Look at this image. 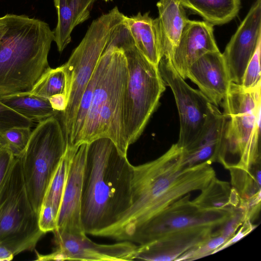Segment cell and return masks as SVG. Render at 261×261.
Wrapping results in <instances>:
<instances>
[{
  "mask_svg": "<svg viewBox=\"0 0 261 261\" xmlns=\"http://www.w3.org/2000/svg\"><path fill=\"white\" fill-rule=\"evenodd\" d=\"M231 189L228 182L219 180L215 176L192 201L198 206L206 210H233L230 204Z\"/></svg>",
  "mask_w": 261,
  "mask_h": 261,
  "instance_id": "obj_24",
  "label": "cell"
},
{
  "mask_svg": "<svg viewBox=\"0 0 261 261\" xmlns=\"http://www.w3.org/2000/svg\"><path fill=\"white\" fill-rule=\"evenodd\" d=\"M44 234L29 197L20 159L16 156L0 185V245L15 256L34 250Z\"/></svg>",
  "mask_w": 261,
  "mask_h": 261,
  "instance_id": "obj_7",
  "label": "cell"
},
{
  "mask_svg": "<svg viewBox=\"0 0 261 261\" xmlns=\"http://www.w3.org/2000/svg\"><path fill=\"white\" fill-rule=\"evenodd\" d=\"M125 15L117 7L94 20L86 35L64 64L67 75V106L59 119L68 144L84 91L115 29Z\"/></svg>",
  "mask_w": 261,
  "mask_h": 261,
  "instance_id": "obj_6",
  "label": "cell"
},
{
  "mask_svg": "<svg viewBox=\"0 0 261 261\" xmlns=\"http://www.w3.org/2000/svg\"><path fill=\"white\" fill-rule=\"evenodd\" d=\"M87 143L76 148L70 160L57 220V228L71 233H85L81 221L83 170Z\"/></svg>",
  "mask_w": 261,
  "mask_h": 261,
  "instance_id": "obj_14",
  "label": "cell"
},
{
  "mask_svg": "<svg viewBox=\"0 0 261 261\" xmlns=\"http://www.w3.org/2000/svg\"><path fill=\"white\" fill-rule=\"evenodd\" d=\"M16 156L6 146L0 147V185L11 168Z\"/></svg>",
  "mask_w": 261,
  "mask_h": 261,
  "instance_id": "obj_34",
  "label": "cell"
},
{
  "mask_svg": "<svg viewBox=\"0 0 261 261\" xmlns=\"http://www.w3.org/2000/svg\"><path fill=\"white\" fill-rule=\"evenodd\" d=\"M186 77L217 107L221 106L231 83L219 50L208 52L199 58L188 68Z\"/></svg>",
  "mask_w": 261,
  "mask_h": 261,
  "instance_id": "obj_15",
  "label": "cell"
},
{
  "mask_svg": "<svg viewBox=\"0 0 261 261\" xmlns=\"http://www.w3.org/2000/svg\"><path fill=\"white\" fill-rule=\"evenodd\" d=\"M217 50L213 25L205 21L189 19L170 61L185 80L187 71L191 64L205 54Z\"/></svg>",
  "mask_w": 261,
  "mask_h": 261,
  "instance_id": "obj_17",
  "label": "cell"
},
{
  "mask_svg": "<svg viewBox=\"0 0 261 261\" xmlns=\"http://www.w3.org/2000/svg\"><path fill=\"white\" fill-rule=\"evenodd\" d=\"M125 21L139 51L151 63L158 66L162 58V39L158 19L149 12L127 17Z\"/></svg>",
  "mask_w": 261,
  "mask_h": 261,
  "instance_id": "obj_19",
  "label": "cell"
},
{
  "mask_svg": "<svg viewBox=\"0 0 261 261\" xmlns=\"http://www.w3.org/2000/svg\"><path fill=\"white\" fill-rule=\"evenodd\" d=\"M261 40V0H256L222 54L231 82L241 85L246 66Z\"/></svg>",
  "mask_w": 261,
  "mask_h": 261,
  "instance_id": "obj_13",
  "label": "cell"
},
{
  "mask_svg": "<svg viewBox=\"0 0 261 261\" xmlns=\"http://www.w3.org/2000/svg\"><path fill=\"white\" fill-rule=\"evenodd\" d=\"M7 30L0 42V96L29 92L49 66L54 40L45 22L7 14Z\"/></svg>",
  "mask_w": 261,
  "mask_h": 261,
  "instance_id": "obj_3",
  "label": "cell"
},
{
  "mask_svg": "<svg viewBox=\"0 0 261 261\" xmlns=\"http://www.w3.org/2000/svg\"><path fill=\"white\" fill-rule=\"evenodd\" d=\"M101 64L91 103L77 146L100 138H108L127 155L129 145L123 123V100L128 78L123 51L106 47L100 58Z\"/></svg>",
  "mask_w": 261,
  "mask_h": 261,
  "instance_id": "obj_4",
  "label": "cell"
},
{
  "mask_svg": "<svg viewBox=\"0 0 261 261\" xmlns=\"http://www.w3.org/2000/svg\"><path fill=\"white\" fill-rule=\"evenodd\" d=\"M260 85L245 89L231 82L221 106L226 121L219 163L250 171L260 163Z\"/></svg>",
  "mask_w": 261,
  "mask_h": 261,
  "instance_id": "obj_5",
  "label": "cell"
},
{
  "mask_svg": "<svg viewBox=\"0 0 261 261\" xmlns=\"http://www.w3.org/2000/svg\"><path fill=\"white\" fill-rule=\"evenodd\" d=\"M226 117L213 105L210 116L200 136L191 144L183 148L186 163L193 166L205 162H219Z\"/></svg>",
  "mask_w": 261,
  "mask_h": 261,
  "instance_id": "obj_18",
  "label": "cell"
},
{
  "mask_svg": "<svg viewBox=\"0 0 261 261\" xmlns=\"http://www.w3.org/2000/svg\"><path fill=\"white\" fill-rule=\"evenodd\" d=\"M134 166L112 140L87 143L83 170L81 221L86 234L114 224L129 207Z\"/></svg>",
  "mask_w": 261,
  "mask_h": 261,
  "instance_id": "obj_2",
  "label": "cell"
},
{
  "mask_svg": "<svg viewBox=\"0 0 261 261\" xmlns=\"http://www.w3.org/2000/svg\"><path fill=\"white\" fill-rule=\"evenodd\" d=\"M261 40L248 62L242 79L241 86L245 89H251L261 84L260 79Z\"/></svg>",
  "mask_w": 261,
  "mask_h": 261,
  "instance_id": "obj_30",
  "label": "cell"
},
{
  "mask_svg": "<svg viewBox=\"0 0 261 261\" xmlns=\"http://www.w3.org/2000/svg\"><path fill=\"white\" fill-rule=\"evenodd\" d=\"M34 122L28 119L0 101V136L6 130L13 127H31Z\"/></svg>",
  "mask_w": 261,
  "mask_h": 261,
  "instance_id": "obj_29",
  "label": "cell"
},
{
  "mask_svg": "<svg viewBox=\"0 0 261 261\" xmlns=\"http://www.w3.org/2000/svg\"><path fill=\"white\" fill-rule=\"evenodd\" d=\"M185 8L214 25L226 23L238 14L240 0H179Z\"/></svg>",
  "mask_w": 261,
  "mask_h": 261,
  "instance_id": "obj_22",
  "label": "cell"
},
{
  "mask_svg": "<svg viewBox=\"0 0 261 261\" xmlns=\"http://www.w3.org/2000/svg\"><path fill=\"white\" fill-rule=\"evenodd\" d=\"M227 241L226 238L212 233L211 237L206 242L188 251L180 256L176 261L192 260L214 254L215 250Z\"/></svg>",
  "mask_w": 261,
  "mask_h": 261,
  "instance_id": "obj_31",
  "label": "cell"
},
{
  "mask_svg": "<svg viewBox=\"0 0 261 261\" xmlns=\"http://www.w3.org/2000/svg\"><path fill=\"white\" fill-rule=\"evenodd\" d=\"M215 228H195L173 232L138 246L135 260H176L188 251L210 239Z\"/></svg>",
  "mask_w": 261,
  "mask_h": 261,
  "instance_id": "obj_16",
  "label": "cell"
},
{
  "mask_svg": "<svg viewBox=\"0 0 261 261\" xmlns=\"http://www.w3.org/2000/svg\"><path fill=\"white\" fill-rule=\"evenodd\" d=\"M211 164L188 165L176 143L157 159L134 166L132 202L113 225L95 234L119 241H130L146 222L184 196L205 188L216 176Z\"/></svg>",
  "mask_w": 261,
  "mask_h": 261,
  "instance_id": "obj_1",
  "label": "cell"
},
{
  "mask_svg": "<svg viewBox=\"0 0 261 261\" xmlns=\"http://www.w3.org/2000/svg\"><path fill=\"white\" fill-rule=\"evenodd\" d=\"M95 0H54L58 15L53 31L54 41L61 53L71 40V33L77 25L87 20Z\"/></svg>",
  "mask_w": 261,
  "mask_h": 261,
  "instance_id": "obj_21",
  "label": "cell"
},
{
  "mask_svg": "<svg viewBox=\"0 0 261 261\" xmlns=\"http://www.w3.org/2000/svg\"><path fill=\"white\" fill-rule=\"evenodd\" d=\"M58 213L49 204H42L38 214V224L44 233L53 231L57 228Z\"/></svg>",
  "mask_w": 261,
  "mask_h": 261,
  "instance_id": "obj_33",
  "label": "cell"
},
{
  "mask_svg": "<svg viewBox=\"0 0 261 261\" xmlns=\"http://www.w3.org/2000/svg\"><path fill=\"white\" fill-rule=\"evenodd\" d=\"M14 256L13 253L6 247L0 245V261L12 260Z\"/></svg>",
  "mask_w": 261,
  "mask_h": 261,
  "instance_id": "obj_37",
  "label": "cell"
},
{
  "mask_svg": "<svg viewBox=\"0 0 261 261\" xmlns=\"http://www.w3.org/2000/svg\"><path fill=\"white\" fill-rule=\"evenodd\" d=\"M245 221V211L244 207L240 204L238 207L234 209L227 220L213 233L216 235H220L228 241L235 234L237 229Z\"/></svg>",
  "mask_w": 261,
  "mask_h": 261,
  "instance_id": "obj_32",
  "label": "cell"
},
{
  "mask_svg": "<svg viewBox=\"0 0 261 261\" xmlns=\"http://www.w3.org/2000/svg\"><path fill=\"white\" fill-rule=\"evenodd\" d=\"M0 101L33 122L57 117L60 113L52 108L48 99L27 92L0 96Z\"/></svg>",
  "mask_w": 261,
  "mask_h": 261,
  "instance_id": "obj_23",
  "label": "cell"
},
{
  "mask_svg": "<svg viewBox=\"0 0 261 261\" xmlns=\"http://www.w3.org/2000/svg\"><path fill=\"white\" fill-rule=\"evenodd\" d=\"M55 250L47 254L36 252L37 260H133L138 246L130 241L100 244L86 233H71L55 229L53 231Z\"/></svg>",
  "mask_w": 261,
  "mask_h": 261,
  "instance_id": "obj_12",
  "label": "cell"
},
{
  "mask_svg": "<svg viewBox=\"0 0 261 261\" xmlns=\"http://www.w3.org/2000/svg\"><path fill=\"white\" fill-rule=\"evenodd\" d=\"M77 147H69L67 146L66 151L54 174L43 197L42 204L51 205L58 214L61 202L69 164Z\"/></svg>",
  "mask_w": 261,
  "mask_h": 261,
  "instance_id": "obj_26",
  "label": "cell"
},
{
  "mask_svg": "<svg viewBox=\"0 0 261 261\" xmlns=\"http://www.w3.org/2000/svg\"><path fill=\"white\" fill-rule=\"evenodd\" d=\"M3 145L2 143L1 142V141H0V147L2 146Z\"/></svg>",
  "mask_w": 261,
  "mask_h": 261,
  "instance_id": "obj_39",
  "label": "cell"
},
{
  "mask_svg": "<svg viewBox=\"0 0 261 261\" xmlns=\"http://www.w3.org/2000/svg\"><path fill=\"white\" fill-rule=\"evenodd\" d=\"M67 87V75L64 64L55 68H48L39 78L31 90L27 92L31 95L48 99L57 94L63 93L66 96Z\"/></svg>",
  "mask_w": 261,
  "mask_h": 261,
  "instance_id": "obj_25",
  "label": "cell"
},
{
  "mask_svg": "<svg viewBox=\"0 0 261 261\" xmlns=\"http://www.w3.org/2000/svg\"><path fill=\"white\" fill-rule=\"evenodd\" d=\"M231 185L242 198L246 199L260 191V163L250 171L229 167Z\"/></svg>",
  "mask_w": 261,
  "mask_h": 261,
  "instance_id": "obj_27",
  "label": "cell"
},
{
  "mask_svg": "<svg viewBox=\"0 0 261 261\" xmlns=\"http://www.w3.org/2000/svg\"><path fill=\"white\" fill-rule=\"evenodd\" d=\"M104 1H105L106 2H108L109 1H112V0H104Z\"/></svg>",
  "mask_w": 261,
  "mask_h": 261,
  "instance_id": "obj_40",
  "label": "cell"
},
{
  "mask_svg": "<svg viewBox=\"0 0 261 261\" xmlns=\"http://www.w3.org/2000/svg\"><path fill=\"white\" fill-rule=\"evenodd\" d=\"M31 132L30 127H13L2 134L0 141L16 156H19L25 148Z\"/></svg>",
  "mask_w": 261,
  "mask_h": 261,
  "instance_id": "obj_28",
  "label": "cell"
},
{
  "mask_svg": "<svg viewBox=\"0 0 261 261\" xmlns=\"http://www.w3.org/2000/svg\"><path fill=\"white\" fill-rule=\"evenodd\" d=\"M162 39V58L170 61L189 20L179 0H159L156 4Z\"/></svg>",
  "mask_w": 261,
  "mask_h": 261,
  "instance_id": "obj_20",
  "label": "cell"
},
{
  "mask_svg": "<svg viewBox=\"0 0 261 261\" xmlns=\"http://www.w3.org/2000/svg\"><path fill=\"white\" fill-rule=\"evenodd\" d=\"M158 67L166 86L172 91L177 108L180 129L176 144L185 148L201 134L214 104L199 90L190 86L168 60L162 58Z\"/></svg>",
  "mask_w": 261,
  "mask_h": 261,
  "instance_id": "obj_11",
  "label": "cell"
},
{
  "mask_svg": "<svg viewBox=\"0 0 261 261\" xmlns=\"http://www.w3.org/2000/svg\"><path fill=\"white\" fill-rule=\"evenodd\" d=\"M189 193L143 224L130 242L144 245L169 234L195 228L215 229L223 224L234 210H206L195 204Z\"/></svg>",
  "mask_w": 261,
  "mask_h": 261,
  "instance_id": "obj_10",
  "label": "cell"
},
{
  "mask_svg": "<svg viewBox=\"0 0 261 261\" xmlns=\"http://www.w3.org/2000/svg\"><path fill=\"white\" fill-rule=\"evenodd\" d=\"M121 49L128 71L123 100V123L125 137L130 146L142 134L158 108L166 86L158 66L149 61L135 44Z\"/></svg>",
  "mask_w": 261,
  "mask_h": 261,
  "instance_id": "obj_8",
  "label": "cell"
},
{
  "mask_svg": "<svg viewBox=\"0 0 261 261\" xmlns=\"http://www.w3.org/2000/svg\"><path fill=\"white\" fill-rule=\"evenodd\" d=\"M67 143L58 118L38 122L18 156L30 201L38 214L49 183L64 155Z\"/></svg>",
  "mask_w": 261,
  "mask_h": 261,
  "instance_id": "obj_9",
  "label": "cell"
},
{
  "mask_svg": "<svg viewBox=\"0 0 261 261\" xmlns=\"http://www.w3.org/2000/svg\"><path fill=\"white\" fill-rule=\"evenodd\" d=\"M256 226L257 225L252 224L251 221L250 220L245 221L237 233H236L232 238L216 249L214 252V253L218 252L239 241L240 240L242 239L243 237L251 232Z\"/></svg>",
  "mask_w": 261,
  "mask_h": 261,
  "instance_id": "obj_35",
  "label": "cell"
},
{
  "mask_svg": "<svg viewBox=\"0 0 261 261\" xmlns=\"http://www.w3.org/2000/svg\"><path fill=\"white\" fill-rule=\"evenodd\" d=\"M52 108L60 112H63L67 106V98L63 93L54 95L48 98Z\"/></svg>",
  "mask_w": 261,
  "mask_h": 261,
  "instance_id": "obj_36",
  "label": "cell"
},
{
  "mask_svg": "<svg viewBox=\"0 0 261 261\" xmlns=\"http://www.w3.org/2000/svg\"><path fill=\"white\" fill-rule=\"evenodd\" d=\"M7 30V15L0 17V42L1 39Z\"/></svg>",
  "mask_w": 261,
  "mask_h": 261,
  "instance_id": "obj_38",
  "label": "cell"
}]
</instances>
